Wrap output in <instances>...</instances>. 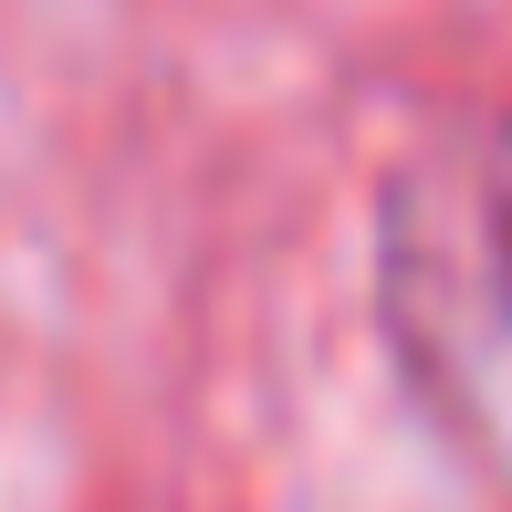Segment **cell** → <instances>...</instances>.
Returning a JSON list of instances; mask_svg holds the SVG:
<instances>
[{"label":"cell","instance_id":"cell-1","mask_svg":"<svg viewBox=\"0 0 512 512\" xmlns=\"http://www.w3.org/2000/svg\"><path fill=\"white\" fill-rule=\"evenodd\" d=\"M377 304L429 418L512 471V115L429 136L387 178Z\"/></svg>","mask_w":512,"mask_h":512}]
</instances>
